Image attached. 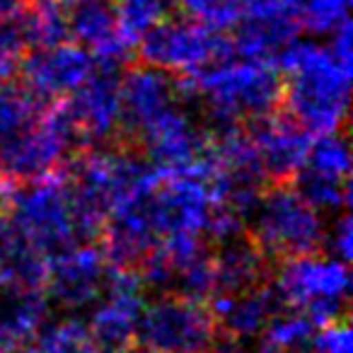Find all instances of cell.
I'll return each instance as SVG.
<instances>
[{
    "instance_id": "cell-1",
    "label": "cell",
    "mask_w": 353,
    "mask_h": 353,
    "mask_svg": "<svg viewBox=\"0 0 353 353\" xmlns=\"http://www.w3.org/2000/svg\"><path fill=\"white\" fill-rule=\"evenodd\" d=\"M351 56L348 37L317 41L295 39L279 54L281 107L290 121L310 136L341 131L351 104Z\"/></svg>"
},
{
    "instance_id": "cell-2",
    "label": "cell",
    "mask_w": 353,
    "mask_h": 353,
    "mask_svg": "<svg viewBox=\"0 0 353 353\" xmlns=\"http://www.w3.org/2000/svg\"><path fill=\"white\" fill-rule=\"evenodd\" d=\"M184 90L218 128L250 126L281 107V70L276 61L230 51L187 78Z\"/></svg>"
},
{
    "instance_id": "cell-3",
    "label": "cell",
    "mask_w": 353,
    "mask_h": 353,
    "mask_svg": "<svg viewBox=\"0 0 353 353\" xmlns=\"http://www.w3.org/2000/svg\"><path fill=\"white\" fill-rule=\"evenodd\" d=\"M6 208L8 221L46 256L102 232V225L80 203L68 176L59 172L22 182V187L8 196Z\"/></svg>"
},
{
    "instance_id": "cell-4",
    "label": "cell",
    "mask_w": 353,
    "mask_h": 353,
    "mask_svg": "<svg viewBox=\"0 0 353 353\" xmlns=\"http://www.w3.org/2000/svg\"><path fill=\"white\" fill-rule=\"evenodd\" d=\"M65 176L85 211L104 225L117 206L150 192L160 172L152 170L143 155L102 143L80 152Z\"/></svg>"
},
{
    "instance_id": "cell-5",
    "label": "cell",
    "mask_w": 353,
    "mask_h": 353,
    "mask_svg": "<svg viewBox=\"0 0 353 353\" xmlns=\"http://www.w3.org/2000/svg\"><path fill=\"white\" fill-rule=\"evenodd\" d=\"M324 228V216L300 196L298 189L276 182L271 189H261L252 203L245 230L266 259H290L322 250Z\"/></svg>"
},
{
    "instance_id": "cell-6",
    "label": "cell",
    "mask_w": 353,
    "mask_h": 353,
    "mask_svg": "<svg viewBox=\"0 0 353 353\" xmlns=\"http://www.w3.org/2000/svg\"><path fill=\"white\" fill-rule=\"evenodd\" d=\"M271 293L276 295L281 307L303 312L312 319L314 327L327 324L346 314L351 295L348 261L319 252L281 259Z\"/></svg>"
},
{
    "instance_id": "cell-7",
    "label": "cell",
    "mask_w": 353,
    "mask_h": 353,
    "mask_svg": "<svg viewBox=\"0 0 353 353\" xmlns=\"http://www.w3.org/2000/svg\"><path fill=\"white\" fill-rule=\"evenodd\" d=\"M136 341L145 353H203L218 341V324L206 300L165 293L145 305Z\"/></svg>"
},
{
    "instance_id": "cell-8",
    "label": "cell",
    "mask_w": 353,
    "mask_h": 353,
    "mask_svg": "<svg viewBox=\"0 0 353 353\" xmlns=\"http://www.w3.org/2000/svg\"><path fill=\"white\" fill-rule=\"evenodd\" d=\"M78 145L80 141L63 102L51 104L20 136L0 143V174L17 182L54 174Z\"/></svg>"
},
{
    "instance_id": "cell-9",
    "label": "cell",
    "mask_w": 353,
    "mask_h": 353,
    "mask_svg": "<svg viewBox=\"0 0 353 353\" xmlns=\"http://www.w3.org/2000/svg\"><path fill=\"white\" fill-rule=\"evenodd\" d=\"M141 56L145 63L170 73L172 78H194L232 51L223 32L208 30L187 17H167L152 27L141 41Z\"/></svg>"
},
{
    "instance_id": "cell-10",
    "label": "cell",
    "mask_w": 353,
    "mask_h": 353,
    "mask_svg": "<svg viewBox=\"0 0 353 353\" xmlns=\"http://www.w3.org/2000/svg\"><path fill=\"white\" fill-rule=\"evenodd\" d=\"M295 189L322 216H336L348 206L351 145L341 131L310 138L307 155L298 170Z\"/></svg>"
},
{
    "instance_id": "cell-11",
    "label": "cell",
    "mask_w": 353,
    "mask_h": 353,
    "mask_svg": "<svg viewBox=\"0 0 353 353\" xmlns=\"http://www.w3.org/2000/svg\"><path fill=\"white\" fill-rule=\"evenodd\" d=\"M109 271L112 261L104 247L92 245L90 240L75 242L49 256L44 293L49 303H56L68 312H83L102 295Z\"/></svg>"
},
{
    "instance_id": "cell-12",
    "label": "cell",
    "mask_w": 353,
    "mask_h": 353,
    "mask_svg": "<svg viewBox=\"0 0 353 353\" xmlns=\"http://www.w3.org/2000/svg\"><path fill=\"white\" fill-rule=\"evenodd\" d=\"M145 281L133 266H114L109 271L102 295L90 307L88 327L99 348L131 346L136 341L138 324L148 305Z\"/></svg>"
},
{
    "instance_id": "cell-13",
    "label": "cell",
    "mask_w": 353,
    "mask_h": 353,
    "mask_svg": "<svg viewBox=\"0 0 353 353\" xmlns=\"http://www.w3.org/2000/svg\"><path fill=\"white\" fill-rule=\"evenodd\" d=\"M136 141L145 162L160 174L194 170L203 162L208 148V136L182 104L162 112L138 133Z\"/></svg>"
},
{
    "instance_id": "cell-14",
    "label": "cell",
    "mask_w": 353,
    "mask_h": 353,
    "mask_svg": "<svg viewBox=\"0 0 353 353\" xmlns=\"http://www.w3.org/2000/svg\"><path fill=\"white\" fill-rule=\"evenodd\" d=\"M300 3L303 0H240L235 54L276 61L300 34Z\"/></svg>"
},
{
    "instance_id": "cell-15",
    "label": "cell",
    "mask_w": 353,
    "mask_h": 353,
    "mask_svg": "<svg viewBox=\"0 0 353 353\" xmlns=\"http://www.w3.org/2000/svg\"><path fill=\"white\" fill-rule=\"evenodd\" d=\"M63 107L80 143L102 145L123 128L119 75H114V68H94V73L65 97Z\"/></svg>"
},
{
    "instance_id": "cell-16",
    "label": "cell",
    "mask_w": 353,
    "mask_h": 353,
    "mask_svg": "<svg viewBox=\"0 0 353 353\" xmlns=\"http://www.w3.org/2000/svg\"><path fill=\"white\" fill-rule=\"evenodd\" d=\"M94 59L73 39L34 49L20 65L25 85L44 102L70 97L94 73Z\"/></svg>"
},
{
    "instance_id": "cell-17",
    "label": "cell",
    "mask_w": 353,
    "mask_h": 353,
    "mask_svg": "<svg viewBox=\"0 0 353 353\" xmlns=\"http://www.w3.org/2000/svg\"><path fill=\"white\" fill-rule=\"evenodd\" d=\"M68 8V34L80 44L94 63L117 68L128 59L133 41L119 22L114 0H65Z\"/></svg>"
},
{
    "instance_id": "cell-18",
    "label": "cell",
    "mask_w": 353,
    "mask_h": 353,
    "mask_svg": "<svg viewBox=\"0 0 353 353\" xmlns=\"http://www.w3.org/2000/svg\"><path fill=\"white\" fill-rule=\"evenodd\" d=\"M119 94H121L123 128L131 136H138L162 112L179 104L182 97L176 78L150 63L126 70L119 78Z\"/></svg>"
},
{
    "instance_id": "cell-19",
    "label": "cell",
    "mask_w": 353,
    "mask_h": 353,
    "mask_svg": "<svg viewBox=\"0 0 353 353\" xmlns=\"http://www.w3.org/2000/svg\"><path fill=\"white\" fill-rule=\"evenodd\" d=\"M247 131L266 182H288L298 174L312 138L307 131H303L288 117L283 119L276 114L250 123Z\"/></svg>"
},
{
    "instance_id": "cell-20",
    "label": "cell",
    "mask_w": 353,
    "mask_h": 353,
    "mask_svg": "<svg viewBox=\"0 0 353 353\" xmlns=\"http://www.w3.org/2000/svg\"><path fill=\"white\" fill-rule=\"evenodd\" d=\"M279 310V300L266 285L211 298V312L216 317L218 332H225V336L237 343L254 341Z\"/></svg>"
},
{
    "instance_id": "cell-21",
    "label": "cell",
    "mask_w": 353,
    "mask_h": 353,
    "mask_svg": "<svg viewBox=\"0 0 353 353\" xmlns=\"http://www.w3.org/2000/svg\"><path fill=\"white\" fill-rule=\"evenodd\" d=\"M51 303L41 288L0 290V353H10L32 343L49 319Z\"/></svg>"
},
{
    "instance_id": "cell-22",
    "label": "cell",
    "mask_w": 353,
    "mask_h": 353,
    "mask_svg": "<svg viewBox=\"0 0 353 353\" xmlns=\"http://www.w3.org/2000/svg\"><path fill=\"white\" fill-rule=\"evenodd\" d=\"M213 256V298L237 290L256 288L266 281V256L252 240L235 237L218 245Z\"/></svg>"
},
{
    "instance_id": "cell-23",
    "label": "cell",
    "mask_w": 353,
    "mask_h": 353,
    "mask_svg": "<svg viewBox=\"0 0 353 353\" xmlns=\"http://www.w3.org/2000/svg\"><path fill=\"white\" fill-rule=\"evenodd\" d=\"M49 256L22 237V232L0 213V281L6 288L44 290Z\"/></svg>"
},
{
    "instance_id": "cell-24",
    "label": "cell",
    "mask_w": 353,
    "mask_h": 353,
    "mask_svg": "<svg viewBox=\"0 0 353 353\" xmlns=\"http://www.w3.org/2000/svg\"><path fill=\"white\" fill-rule=\"evenodd\" d=\"M27 49H44L68 41V8L65 0H32L15 17Z\"/></svg>"
},
{
    "instance_id": "cell-25",
    "label": "cell",
    "mask_w": 353,
    "mask_h": 353,
    "mask_svg": "<svg viewBox=\"0 0 353 353\" xmlns=\"http://www.w3.org/2000/svg\"><path fill=\"white\" fill-rule=\"evenodd\" d=\"M310 317L295 310H279L254 339L256 353H300L310 346L314 334Z\"/></svg>"
},
{
    "instance_id": "cell-26",
    "label": "cell",
    "mask_w": 353,
    "mask_h": 353,
    "mask_svg": "<svg viewBox=\"0 0 353 353\" xmlns=\"http://www.w3.org/2000/svg\"><path fill=\"white\" fill-rule=\"evenodd\" d=\"M32 341H34L32 353H102L88 322L75 314L46 319Z\"/></svg>"
},
{
    "instance_id": "cell-27",
    "label": "cell",
    "mask_w": 353,
    "mask_h": 353,
    "mask_svg": "<svg viewBox=\"0 0 353 353\" xmlns=\"http://www.w3.org/2000/svg\"><path fill=\"white\" fill-rule=\"evenodd\" d=\"M44 107V99L37 97L27 85H17L12 80L0 83V143L20 136L37 121Z\"/></svg>"
},
{
    "instance_id": "cell-28",
    "label": "cell",
    "mask_w": 353,
    "mask_h": 353,
    "mask_svg": "<svg viewBox=\"0 0 353 353\" xmlns=\"http://www.w3.org/2000/svg\"><path fill=\"white\" fill-rule=\"evenodd\" d=\"M126 37L138 44L152 27L165 22L174 10V0H114Z\"/></svg>"
},
{
    "instance_id": "cell-29",
    "label": "cell",
    "mask_w": 353,
    "mask_h": 353,
    "mask_svg": "<svg viewBox=\"0 0 353 353\" xmlns=\"http://www.w3.org/2000/svg\"><path fill=\"white\" fill-rule=\"evenodd\" d=\"M351 0H303L300 3V30L310 32L317 39H329L334 32L351 25L348 20Z\"/></svg>"
},
{
    "instance_id": "cell-30",
    "label": "cell",
    "mask_w": 353,
    "mask_h": 353,
    "mask_svg": "<svg viewBox=\"0 0 353 353\" xmlns=\"http://www.w3.org/2000/svg\"><path fill=\"white\" fill-rule=\"evenodd\" d=\"M174 8L187 20L223 34L235 30L240 20V0H174Z\"/></svg>"
},
{
    "instance_id": "cell-31",
    "label": "cell",
    "mask_w": 353,
    "mask_h": 353,
    "mask_svg": "<svg viewBox=\"0 0 353 353\" xmlns=\"http://www.w3.org/2000/svg\"><path fill=\"white\" fill-rule=\"evenodd\" d=\"M27 44L15 20H0V83L15 78L25 59Z\"/></svg>"
},
{
    "instance_id": "cell-32",
    "label": "cell",
    "mask_w": 353,
    "mask_h": 353,
    "mask_svg": "<svg viewBox=\"0 0 353 353\" xmlns=\"http://www.w3.org/2000/svg\"><path fill=\"white\" fill-rule=\"evenodd\" d=\"M312 353H353V334L346 317L319 324L312 334Z\"/></svg>"
},
{
    "instance_id": "cell-33",
    "label": "cell",
    "mask_w": 353,
    "mask_h": 353,
    "mask_svg": "<svg viewBox=\"0 0 353 353\" xmlns=\"http://www.w3.org/2000/svg\"><path fill=\"white\" fill-rule=\"evenodd\" d=\"M322 247L327 250V254L336 256L341 261H351L353 254V223L351 216L346 211L336 213L334 221L324 228V242Z\"/></svg>"
},
{
    "instance_id": "cell-34",
    "label": "cell",
    "mask_w": 353,
    "mask_h": 353,
    "mask_svg": "<svg viewBox=\"0 0 353 353\" xmlns=\"http://www.w3.org/2000/svg\"><path fill=\"white\" fill-rule=\"evenodd\" d=\"M27 0H0V20H15Z\"/></svg>"
},
{
    "instance_id": "cell-35",
    "label": "cell",
    "mask_w": 353,
    "mask_h": 353,
    "mask_svg": "<svg viewBox=\"0 0 353 353\" xmlns=\"http://www.w3.org/2000/svg\"><path fill=\"white\" fill-rule=\"evenodd\" d=\"M203 353H245L242 351V343H237V341H232V339H228V341H223V343H213L211 348H206Z\"/></svg>"
},
{
    "instance_id": "cell-36",
    "label": "cell",
    "mask_w": 353,
    "mask_h": 353,
    "mask_svg": "<svg viewBox=\"0 0 353 353\" xmlns=\"http://www.w3.org/2000/svg\"><path fill=\"white\" fill-rule=\"evenodd\" d=\"M8 196H10V192H8L6 176L0 174V213L6 211V206H8Z\"/></svg>"
},
{
    "instance_id": "cell-37",
    "label": "cell",
    "mask_w": 353,
    "mask_h": 353,
    "mask_svg": "<svg viewBox=\"0 0 353 353\" xmlns=\"http://www.w3.org/2000/svg\"><path fill=\"white\" fill-rule=\"evenodd\" d=\"M104 353H141V351H133L131 346H119V348H104Z\"/></svg>"
},
{
    "instance_id": "cell-38",
    "label": "cell",
    "mask_w": 353,
    "mask_h": 353,
    "mask_svg": "<svg viewBox=\"0 0 353 353\" xmlns=\"http://www.w3.org/2000/svg\"><path fill=\"white\" fill-rule=\"evenodd\" d=\"M10 353H32V351H27V346H25V348H17V351H10Z\"/></svg>"
},
{
    "instance_id": "cell-39",
    "label": "cell",
    "mask_w": 353,
    "mask_h": 353,
    "mask_svg": "<svg viewBox=\"0 0 353 353\" xmlns=\"http://www.w3.org/2000/svg\"><path fill=\"white\" fill-rule=\"evenodd\" d=\"M300 353H312V348H305V351H300Z\"/></svg>"
},
{
    "instance_id": "cell-40",
    "label": "cell",
    "mask_w": 353,
    "mask_h": 353,
    "mask_svg": "<svg viewBox=\"0 0 353 353\" xmlns=\"http://www.w3.org/2000/svg\"><path fill=\"white\" fill-rule=\"evenodd\" d=\"M3 288H6V285H3V281H0V290H3Z\"/></svg>"
}]
</instances>
